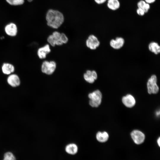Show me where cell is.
I'll use <instances>...</instances> for the list:
<instances>
[{
    "label": "cell",
    "mask_w": 160,
    "mask_h": 160,
    "mask_svg": "<svg viewBox=\"0 0 160 160\" xmlns=\"http://www.w3.org/2000/svg\"><path fill=\"white\" fill-rule=\"evenodd\" d=\"M46 19L47 24L49 27L55 29L59 28L64 21L63 14L57 10L49 9L47 12Z\"/></svg>",
    "instance_id": "6da1fadb"
},
{
    "label": "cell",
    "mask_w": 160,
    "mask_h": 160,
    "mask_svg": "<svg viewBox=\"0 0 160 160\" xmlns=\"http://www.w3.org/2000/svg\"><path fill=\"white\" fill-rule=\"evenodd\" d=\"M102 94L99 90H96L89 93L88 97L89 99V104L92 107H98L102 101Z\"/></svg>",
    "instance_id": "7a4b0ae2"
},
{
    "label": "cell",
    "mask_w": 160,
    "mask_h": 160,
    "mask_svg": "<svg viewBox=\"0 0 160 160\" xmlns=\"http://www.w3.org/2000/svg\"><path fill=\"white\" fill-rule=\"evenodd\" d=\"M56 67V64L54 61L45 60L42 63L41 70L43 73L47 75H50L55 71Z\"/></svg>",
    "instance_id": "3957f363"
},
{
    "label": "cell",
    "mask_w": 160,
    "mask_h": 160,
    "mask_svg": "<svg viewBox=\"0 0 160 160\" xmlns=\"http://www.w3.org/2000/svg\"><path fill=\"white\" fill-rule=\"evenodd\" d=\"M157 79L155 75H152L148 79L147 82L148 92L149 94H155L159 91V87L157 84Z\"/></svg>",
    "instance_id": "277c9868"
},
{
    "label": "cell",
    "mask_w": 160,
    "mask_h": 160,
    "mask_svg": "<svg viewBox=\"0 0 160 160\" xmlns=\"http://www.w3.org/2000/svg\"><path fill=\"white\" fill-rule=\"evenodd\" d=\"M61 33L55 31L53 32L52 34L49 35L47 39V41L53 47L55 45H61L63 44L61 38Z\"/></svg>",
    "instance_id": "5b68a950"
},
{
    "label": "cell",
    "mask_w": 160,
    "mask_h": 160,
    "mask_svg": "<svg viewBox=\"0 0 160 160\" xmlns=\"http://www.w3.org/2000/svg\"><path fill=\"white\" fill-rule=\"evenodd\" d=\"M4 31L6 34L11 37H14L17 34L18 27L13 22H10L6 24L4 27Z\"/></svg>",
    "instance_id": "8992f818"
},
{
    "label": "cell",
    "mask_w": 160,
    "mask_h": 160,
    "mask_svg": "<svg viewBox=\"0 0 160 160\" xmlns=\"http://www.w3.org/2000/svg\"><path fill=\"white\" fill-rule=\"evenodd\" d=\"M6 80L8 84L13 88L18 87L21 83L19 76L14 73L7 76Z\"/></svg>",
    "instance_id": "52a82bcc"
},
{
    "label": "cell",
    "mask_w": 160,
    "mask_h": 160,
    "mask_svg": "<svg viewBox=\"0 0 160 160\" xmlns=\"http://www.w3.org/2000/svg\"><path fill=\"white\" fill-rule=\"evenodd\" d=\"M130 135L134 142L138 145L143 143L145 138L144 134L141 131L137 130H133L131 132Z\"/></svg>",
    "instance_id": "ba28073f"
},
{
    "label": "cell",
    "mask_w": 160,
    "mask_h": 160,
    "mask_svg": "<svg viewBox=\"0 0 160 160\" xmlns=\"http://www.w3.org/2000/svg\"><path fill=\"white\" fill-rule=\"evenodd\" d=\"M100 44V42L97 38L93 35H89L86 41L87 46L92 50L96 49Z\"/></svg>",
    "instance_id": "9c48e42d"
},
{
    "label": "cell",
    "mask_w": 160,
    "mask_h": 160,
    "mask_svg": "<svg viewBox=\"0 0 160 160\" xmlns=\"http://www.w3.org/2000/svg\"><path fill=\"white\" fill-rule=\"evenodd\" d=\"M1 69L3 74L8 76L14 73L15 68L12 64L9 62H4L1 65Z\"/></svg>",
    "instance_id": "30bf717a"
},
{
    "label": "cell",
    "mask_w": 160,
    "mask_h": 160,
    "mask_svg": "<svg viewBox=\"0 0 160 160\" xmlns=\"http://www.w3.org/2000/svg\"><path fill=\"white\" fill-rule=\"evenodd\" d=\"M84 79L87 82L92 84L97 79V76L95 71L87 70L84 74Z\"/></svg>",
    "instance_id": "8fae6325"
},
{
    "label": "cell",
    "mask_w": 160,
    "mask_h": 160,
    "mask_svg": "<svg viewBox=\"0 0 160 160\" xmlns=\"http://www.w3.org/2000/svg\"><path fill=\"white\" fill-rule=\"evenodd\" d=\"M51 52L50 47L48 44L39 48L37 51V55L39 58L43 59L45 58L47 55Z\"/></svg>",
    "instance_id": "7c38bea8"
},
{
    "label": "cell",
    "mask_w": 160,
    "mask_h": 160,
    "mask_svg": "<svg viewBox=\"0 0 160 160\" xmlns=\"http://www.w3.org/2000/svg\"><path fill=\"white\" fill-rule=\"evenodd\" d=\"M122 102L127 107L131 108L135 104L136 101L134 97L131 95L128 94L122 98Z\"/></svg>",
    "instance_id": "4fadbf2b"
},
{
    "label": "cell",
    "mask_w": 160,
    "mask_h": 160,
    "mask_svg": "<svg viewBox=\"0 0 160 160\" xmlns=\"http://www.w3.org/2000/svg\"><path fill=\"white\" fill-rule=\"evenodd\" d=\"M124 43V39L120 37H117L115 39H112L110 42V45L113 48L119 49L122 47Z\"/></svg>",
    "instance_id": "5bb4252c"
},
{
    "label": "cell",
    "mask_w": 160,
    "mask_h": 160,
    "mask_svg": "<svg viewBox=\"0 0 160 160\" xmlns=\"http://www.w3.org/2000/svg\"><path fill=\"white\" fill-rule=\"evenodd\" d=\"M78 150V147L74 143H70L67 145L65 148V152L68 154L73 155L76 154Z\"/></svg>",
    "instance_id": "9a60e30c"
},
{
    "label": "cell",
    "mask_w": 160,
    "mask_h": 160,
    "mask_svg": "<svg viewBox=\"0 0 160 160\" xmlns=\"http://www.w3.org/2000/svg\"><path fill=\"white\" fill-rule=\"evenodd\" d=\"M107 5L109 9L115 11L119 8L120 4L119 0H108Z\"/></svg>",
    "instance_id": "2e32d148"
},
{
    "label": "cell",
    "mask_w": 160,
    "mask_h": 160,
    "mask_svg": "<svg viewBox=\"0 0 160 160\" xmlns=\"http://www.w3.org/2000/svg\"><path fill=\"white\" fill-rule=\"evenodd\" d=\"M97 140L100 143H104L107 141L109 138V135L106 132H98L96 134Z\"/></svg>",
    "instance_id": "e0dca14e"
},
{
    "label": "cell",
    "mask_w": 160,
    "mask_h": 160,
    "mask_svg": "<svg viewBox=\"0 0 160 160\" xmlns=\"http://www.w3.org/2000/svg\"><path fill=\"white\" fill-rule=\"evenodd\" d=\"M148 49L151 52L157 55L160 52V47L158 44L155 42H152L148 45Z\"/></svg>",
    "instance_id": "ac0fdd59"
},
{
    "label": "cell",
    "mask_w": 160,
    "mask_h": 160,
    "mask_svg": "<svg viewBox=\"0 0 160 160\" xmlns=\"http://www.w3.org/2000/svg\"><path fill=\"white\" fill-rule=\"evenodd\" d=\"M9 4L13 6H17L23 4L25 0H5Z\"/></svg>",
    "instance_id": "d6986e66"
},
{
    "label": "cell",
    "mask_w": 160,
    "mask_h": 160,
    "mask_svg": "<svg viewBox=\"0 0 160 160\" xmlns=\"http://www.w3.org/2000/svg\"><path fill=\"white\" fill-rule=\"evenodd\" d=\"M3 160H16V159L12 153L8 152L4 154Z\"/></svg>",
    "instance_id": "ffe728a7"
},
{
    "label": "cell",
    "mask_w": 160,
    "mask_h": 160,
    "mask_svg": "<svg viewBox=\"0 0 160 160\" xmlns=\"http://www.w3.org/2000/svg\"><path fill=\"white\" fill-rule=\"evenodd\" d=\"M61 39L63 44L66 43L68 41V39L66 35L64 33H61Z\"/></svg>",
    "instance_id": "44dd1931"
},
{
    "label": "cell",
    "mask_w": 160,
    "mask_h": 160,
    "mask_svg": "<svg viewBox=\"0 0 160 160\" xmlns=\"http://www.w3.org/2000/svg\"><path fill=\"white\" fill-rule=\"evenodd\" d=\"M146 2L144 0H141L137 3L138 8L143 9L145 7Z\"/></svg>",
    "instance_id": "7402d4cb"
},
{
    "label": "cell",
    "mask_w": 160,
    "mask_h": 160,
    "mask_svg": "<svg viewBox=\"0 0 160 160\" xmlns=\"http://www.w3.org/2000/svg\"><path fill=\"white\" fill-rule=\"evenodd\" d=\"M136 12L137 14L140 16H143L145 13L143 9L139 8L137 9Z\"/></svg>",
    "instance_id": "603a6c76"
},
{
    "label": "cell",
    "mask_w": 160,
    "mask_h": 160,
    "mask_svg": "<svg viewBox=\"0 0 160 160\" xmlns=\"http://www.w3.org/2000/svg\"><path fill=\"white\" fill-rule=\"evenodd\" d=\"M150 4L146 3L145 7L143 9L145 13L148 12L150 9Z\"/></svg>",
    "instance_id": "cb8c5ba5"
},
{
    "label": "cell",
    "mask_w": 160,
    "mask_h": 160,
    "mask_svg": "<svg viewBox=\"0 0 160 160\" xmlns=\"http://www.w3.org/2000/svg\"><path fill=\"white\" fill-rule=\"evenodd\" d=\"M107 0H94L95 2L99 4H102L105 3Z\"/></svg>",
    "instance_id": "d4e9b609"
},
{
    "label": "cell",
    "mask_w": 160,
    "mask_h": 160,
    "mask_svg": "<svg viewBox=\"0 0 160 160\" xmlns=\"http://www.w3.org/2000/svg\"><path fill=\"white\" fill-rule=\"evenodd\" d=\"M145 2L149 4L154 2L156 0H144Z\"/></svg>",
    "instance_id": "484cf974"
},
{
    "label": "cell",
    "mask_w": 160,
    "mask_h": 160,
    "mask_svg": "<svg viewBox=\"0 0 160 160\" xmlns=\"http://www.w3.org/2000/svg\"><path fill=\"white\" fill-rule=\"evenodd\" d=\"M157 143L159 147L160 146V137L157 140Z\"/></svg>",
    "instance_id": "4316f807"
},
{
    "label": "cell",
    "mask_w": 160,
    "mask_h": 160,
    "mask_svg": "<svg viewBox=\"0 0 160 160\" xmlns=\"http://www.w3.org/2000/svg\"><path fill=\"white\" fill-rule=\"evenodd\" d=\"M156 116H158L160 114V111H157V112L156 113Z\"/></svg>",
    "instance_id": "83f0119b"
},
{
    "label": "cell",
    "mask_w": 160,
    "mask_h": 160,
    "mask_svg": "<svg viewBox=\"0 0 160 160\" xmlns=\"http://www.w3.org/2000/svg\"><path fill=\"white\" fill-rule=\"evenodd\" d=\"M27 0L29 2H31L33 1V0Z\"/></svg>",
    "instance_id": "f1b7e54d"
}]
</instances>
